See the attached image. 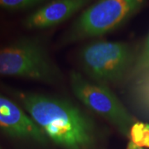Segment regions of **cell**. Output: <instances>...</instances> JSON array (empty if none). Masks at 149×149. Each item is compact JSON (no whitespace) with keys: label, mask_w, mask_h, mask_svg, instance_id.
<instances>
[{"label":"cell","mask_w":149,"mask_h":149,"mask_svg":"<svg viewBox=\"0 0 149 149\" xmlns=\"http://www.w3.org/2000/svg\"><path fill=\"white\" fill-rule=\"evenodd\" d=\"M128 149H144V148H139V147H136V146H134V145H133V144H131L130 143H129V144H128Z\"/></svg>","instance_id":"obj_12"},{"label":"cell","mask_w":149,"mask_h":149,"mask_svg":"<svg viewBox=\"0 0 149 149\" xmlns=\"http://www.w3.org/2000/svg\"><path fill=\"white\" fill-rule=\"evenodd\" d=\"M148 71H149V35L147 39L143 52L140 58L138 60L137 64L134 65L132 70L131 74L132 75H133V74H140Z\"/></svg>","instance_id":"obj_11"},{"label":"cell","mask_w":149,"mask_h":149,"mask_svg":"<svg viewBox=\"0 0 149 149\" xmlns=\"http://www.w3.org/2000/svg\"><path fill=\"white\" fill-rule=\"evenodd\" d=\"M131 88V96L143 110L149 113V73H143Z\"/></svg>","instance_id":"obj_8"},{"label":"cell","mask_w":149,"mask_h":149,"mask_svg":"<svg viewBox=\"0 0 149 149\" xmlns=\"http://www.w3.org/2000/svg\"><path fill=\"white\" fill-rule=\"evenodd\" d=\"M133 144L139 148H149V124L143 123H135L129 132Z\"/></svg>","instance_id":"obj_9"},{"label":"cell","mask_w":149,"mask_h":149,"mask_svg":"<svg viewBox=\"0 0 149 149\" xmlns=\"http://www.w3.org/2000/svg\"><path fill=\"white\" fill-rule=\"evenodd\" d=\"M94 0H52L23 22L27 29H44L62 23Z\"/></svg>","instance_id":"obj_7"},{"label":"cell","mask_w":149,"mask_h":149,"mask_svg":"<svg viewBox=\"0 0 149 149\" xmlns=\"http://www.w3.org/2000/svg\"><path fill=\"white\" fill-rule=\"evenodd\" d=\"M0 75L47 84L61 80V71L51 60L41 39L37 37L22 38L0 48Z\"/></svg>","instance_id":"obj_2"},{"label":"cell","mask_w":149,"mask_h":149,"mask_svg":"<svg viewBox=\"0 0 149 149\" xmlns=\"http://www.w3.org/2000/svg\"><path fill=\"white\" fill-rule=\"evenodd\" d=\"M146 0H98L82 12L65 34V43L103 36L123 25Z\"/></svg>","instance_id":"obj_3"},{"label":"cell","mask_w":149,"mask_h":149,"mask_svg":"<svg viewBox=\"0 0 149 149\" xmlns=\"http://www.w3.org/2000/svg\"><path fill=\"white\" fill-rule=\"evenodd\" d=\"M0 128L8 135L44 143L47 135L20 107L0 95Z\"/></svg>","instance_id":"obj_6"},{"label":"cell","mask_w":149,"mask_h":149,"mask_svg":"<svg viewBox=\"0 0 149 149\" xmlns=\"http://www.w3.org/2000/svg\"><path fill=\"white\" fill-rule=\"evenodd\" d=\"M70 86L75 97L91 111L104 118L126 133L134 124V119L121 101L108 86L85 79L80 73L72 71Z\"/></svg>","instance_id":"obj_5"},{"label":"cell","mask_w":149,"mask_h":149,"mask_svg":"<svg viewBox=\"0 0 149 149\" xmlns=\"http://www.w3.org/2000/svg\"><path fill=\"white\" fill-rule=\"evenodd\" d=\"M33 121L48 138L66 149H85L92 141L91 121L69 101L52 96L19 93Z\"/></svg>","instance_id":"obj_1"},{"label":"cell","mask_w":149,"mask_h":149,"mask_svg":"<svg viewBox=\"0 0 149 149\" xmlns=\"http://www.w3.org/2000/svg\"><path fill=\"white\" fill-rule=\"evenodd\" d=\"M48 0H0V8L8 11L26 10Z\"/></svg>","instance_id":"obj_10"},{"label":"cell","mask_w":149,"mask_h":149,"mask_svg":"<svg viewBox=\"0 0 149 149\" xmlns=\"http://www.w3.org/2000/svg\"><path fill=\"white\" fill-rule=\"evenodd\" d=\"M80 61L93 82L105 86L114 85L131 74L133 49L127 42H93L80 51Z\"/></svg>","instance_id":"obj_4"}]
</instances>
